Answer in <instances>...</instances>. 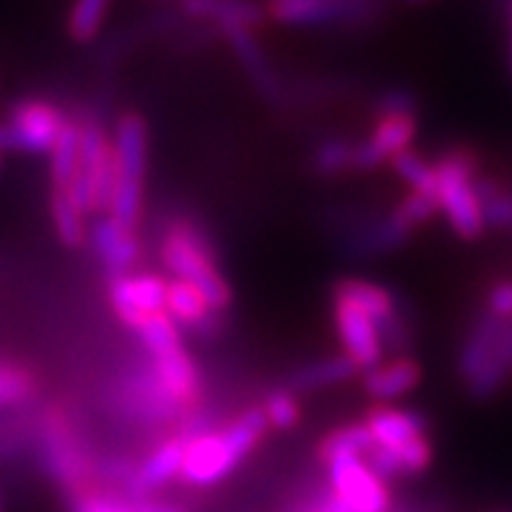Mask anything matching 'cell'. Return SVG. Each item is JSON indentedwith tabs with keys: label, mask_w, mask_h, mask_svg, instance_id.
Masks as SVG:
<instances>
[{
	"label": "cell",
	"mask_w": 512,
	"mask_h": 512,
	"mask_svg": "<svg viewBox=\"0 0 512 512\" xmlns=\"http://www.w3.org/2000/svg\"><path fill=\"white\" fill-rule=\"evenodd\" d=\"M505 323L507 320L494 318L489 312H481L479 318L474 320V325H471V331H468L466 341L461 346V354H458V375L463 377V383H468L471 377H476L487 367L494 349L500 344Z\"/></svg>",
	"instance_id": "obj_21"
},
{
	"label": "cell",
	"mask_w": 512,
	"mask_h": 512,
	"mask_svg": "<svg viewBox=\"0 0 512 512\" xmlns=\"http://www.w3.org/2000/svg\"><path fill=\"white\" fill-rule=\"evenodd\" d=\"M266 432V414L260 406H253L234 416L227 427H211L203 435L190 437L180 479L190 487H214L245 463Z\"/></svg>",
	"instance_id": "obj_1"
},
{
	"label": "cell",
	"mask_w": 512,
	"mask_h": 512,
	"mask_svg": "<svg viewBox=\"0 0 512 512\" xmlns=\"http://www.w3.org/2000/svg\"><path fill=\"white\" fill-rule=\"evenodd\" d=\"M39 455L47 474L58 481L60 487L76 497V494L89 492L91 471L86 455L78 448L76 435L71 432V424L65 422L60 411L50 409L39 419Z\"/></svg>",
	"instance_id": "obj_8"
},
{
	"label": "cell",
	"mask_w": 512,
	"mask_h": 512,
	"mask_svg": "<svg viewBox=\"0 0 512 512\" xmlns=\"http://www.w3.org/2000/svg\"><path fill=\"white\" fill-rule=\"evenodd\" d=\"M359 370L351 364V359L341 357H325L318 362H310L305 367H299L289 375L286 380V390H292L294 396L297 393H315V390L336 388V385L349 383L351 377H357Z\"/></svg>",
	"instance_id": "obj_24"
},
{
	"label": "cell",
	"mask_w": 512,
	"mask_h": 512,
	"mask_svg": "<svg viewBox=\"0 0 512 512\" xmlns=\"http://www.w3.org/2000/svg\"><path fill=\"white\" fill-rule=\"evenodd\" d=\"M375 448V440H372L370 429L364 422H351L344 427L333 429L320 440L318 445V458L320 463L331 461L336 455H367Z\"/></svg>",
	"instance_id": "obj_28"
},
{
	"label": "cell",
	"mask_w": 512,
	"mask_h": 512,
	"mask_svg": "<svg viewBox=\"0 0 512 512\" xmlns=\"http://www.w3.org/2000/svg\"><path fill=\"white\" fill-rule=\"evenodd\" d=\"M110 0H73L71 16H68V32L76 42L86 45L91 39H97L99 29L104 24Z\"/></svg>",
	"instance_id": "obj_32"
},
{
	"label": "cell",
	"mask_w": 512,
	"mask_h": 512,
	"mask_svg": "<svg viewBox=\"0 0 512 512\" xmlns=\"http://www.w3.org/2000/svg\"><path fill=\"white\" fill-rule=\"evenodd\" d=\"M50 216L52 227L58 240L71 250L86 245V232H89V224H86V216L76 208V203L68 198L65 190H52L50 195Z\"/></svg>",
	"instance_id": "obj_27"
},
{
	"label": "cell",
	"mask_w": 512,
	"mask_h": 512,
	"mask_svg": "<svg viewBox=\"0 0 512 512\" xmlns=\"http://www.w3.org/2000/svg\"><path fill=\"white\" fill-rule=\"evenodd\" d=\"M263 414L268 419V427L273 429H294L302 419V406H299V398L294 396L292 390L279 388V390H271L263 401Z\"/></svg>",
	"instance_id": "obj_33"
},
{
	"label": "cell",
	"mask_w": 512,
	"mask_h": 512,
	"mask_svg": "<svg viewBox=\"0 0 512 512\" xmlns=\"http://www.w3.org/2000/svg\"><path fill=\"white\" fill-rule=\"evenodd\" d=\"M182 13L190 19H206L229 29H253L266 19V11L253 0H185Z\"/></svg>",
	"instance_id": "obj_23"
},
{
	"label": "cell",
	"mask_w": 512,
	"mask_h": 512,
	"mask_svg": "<svg viewBox=\"0 0 512 512\" xmlns=\"http://www.w3.org/2000/svg\"><path fill=\"white\" fill-rule=\"evenodd\" d=\"M68 115L47 99H19L0 123V151L42 156L50 154Z\"/></svg>",
	"instance_id": "obj_7"
},
{
	"label": "cell",
	"mask_w": 512,
	"mask_h": 512,
	"mask_svg": "<svg viewBox=\"0 0 512 512\" xmlns=\"http://www.w3.org/2000/svg\"><path fill=\"white\" fill-rule=\"evenodd\" d=\"M115 151V188L107 216L120 227L138 232L143 208V182L149 167V128L138 112H125L117 117L112 133Z\"/></svg>",
	"instance_id": "obj_3"
},
{
	"label": "cell",
	"mask_w": 512,
	"mask_h": 512,
	"mask_svg": "<svg viewBox=\"0 0 512 512\" xmlns=\"http://www.w3.org/2000/svg\"><path fill=\"white\" fill-rule=\"evenodd\" d=\"M159 258L175 281H185L198 289L214 312L221 315L232 305V286L221 273L214 242L208 240L198 221L185 216L169 221L159 245Z\"/></svg>",
	"instance_id": "obj_2"
},
{
	"label": "cell",
	"mask_w": 512,
	"mask_h": 512,
	"mask_svg": "<svg viewBox=\"0 0 512 512\" xmlns=\"http://www.w3.org/2000/svg\"><path fill=\"white\" fill-rule=\"evenodd\" d=\"M393 169L396 175L401 177L406 185L411 188V193H422L435 198L437 201V177H435V164L427 162L422 154L416 151H403L393 159Z\"/></svg>",
	"instance_id": "obj_31"
},
{
	"label": "cell",
	"mask_w": 512,
	"mask_h": 512,
	"mask_svg": "<svg viewBox=\"0 0 512 512\" xmlns=\"http://www.w3.org/2000/svg\"><path fill=\"white\" fill-rule=\"evenodd\" d=\"M380 115H416V99L406 89H390L377 99Z\"/></svg>",
	"instance_id": "obj_39"
},
{
	"label": "cell",
	"mask_w": 512,
	"mask_h": 512,
	"mask_svg": "<svg viewBox=\"0 0 512 512\" xmlns=\"http://www.w3.org/2000/svg\"><path fill=\"white\" fill-rule=\"evenodd\" d=\"M437 177V208L448 219L461 240L474 242L487 232L484 216H481L479 195H476V177H479V159L474 151L458 149L442 154L435 162Z\"/></svg>",
	"instance_id": "obj_6"
},
{
	"label": "cell",
	"mask_w": 512,
	"mask_h": 512,
	"mask_svg": "<svg viewBox=\"0 0 512 512\" xmlns=\"http://www.w3.org/2000/svg\"><path fill=\"white\" fill-rule=\"evenodd\" d=\"M227 39L229 45H232L234 55H237V60H240L242 68L250 76V81L255 84V89L266 99H279L281 81L276 76V71H273L271 60L266 58L263 47H260V42L255 39V34L250 29H229Z\"/></svg>",
	"instance_id": "obj_22"
},
{
	"label": "cell",
	"mask_w": 512,
	"mask_h": 512,
	"mask_svg": "<svg viewBox=\"0 0 512 512\" xmlns=\"http://www.w3.org/2000/svg\"><path fill=\"white\" fill-rule=\"evenodd\" d=\"M333 320H336V333L344 357L351 359L359 372H370L377 364L385 362L383 336L364 312L346 302H333Z\"/></svg>",
	"instance_id": "obj_15"
},
{
	"label": "cell",
	"mask_w": 512,
	"mask_h": 512,
	"mask_svg": "<svg viewBox=\"0 0 512 512\" xmlns=\"http://www.w3.org/2000/svg\"><path fill=\"white\" fill-rule=\"evenodd\" d=\"M136 512H188V507L180 502L159 500V497H146V500H128Z\"/></svg>",
	"instance_id": "obj_40"
},
{
	"label": "cell",
	"mask_w": 512,
	"mask_h": 512,
	"mask_svg": "<svg viewBox=\"0 0 512 512\" xmlns=\"http://www.w3.org/2000/svg\"><path fill=\"white\" fill-rule=\"evenodd\" d=\"M167 315L198 336H211L219 328V312L211 310L203 294L185 281H167Z\"/></svg>",
	"instance_id": "obj_20"
},
{
	"label": "cell",
	"mask_w": 512,
	"mask_h": 512,
	"mask_svg": "<svg viewBox=\"0 0 512 512\" xmlns=\"http://www.w3.org/2000/svg\"><path fill=\"white\" fill-rule=\"evenodd\" d=\"M435 214H440L435 198H429V195H422V193H411V190L409 195H406V198H403V201L390 211V216H393V219L406 229V232L419 229Z\"/></svg>",
	"instance_id": "obj_35"
},
{
	"label": "cell",
	"mask_w": 512,
	"mask_h": 512,
	"mask_svg": "<svg viewBox=\"0 0 512 512\" xmlns=\"http://www.w3.org/2000/svg\"><path fill=\"white\" fill-rule=\"evenodd\" d=\"M416 136V115H380L372 128V136L354 143L351 169L370 172L393 162L398 154L411 149Z\"/></svg>",
	"instance_id": "obj_14"
},
{
	"label": "cell",
	"mask_w": 512,
	"mask_h": 512,
	"mask_svg": "<svg viewBox=\"0 0 512 512\" xmlns=\"http://www.w3.org/2000/svg\"><path fill=\"white\" fill-rule=\"evenodd\" d=\"M81 128V156L78 172L65 188L68 198L84 216H104L110 211L115 188V151L112 136L97 115H76Z\"/></svg>",
	"instance_id": "obj_5"
},
{
	"label": "cell",
	"mask_w": 512,
	"mask_h": 512,
	"mask_svg": "<svg viewBox=\"0 0 512 512\" xmlns=\"http://www.w3.org/2000/svg\"><path fill=\"white\" fill-rule=\"evenodd\" d=\"M411 232L398 224L393 216L383 221H372L370 227H362L357 234L349 237V247L359 255H380V253H393L401 245H406Z\"/></svg>",
	"instance_id": "obj_26"
},
{
	"label": "cell",
	"mask_w": 512,
	"mask_h": 512,
	"mask_svg": "<svg viewBox=\"0 0 512 512\" xmlns=\"http://www.w3.org/2000/svg\"><path fill=\"white\" fill-rule=\"evenodd\" d=\"M177 3H185V0H177Z\"/></svg>",
	"instance_id": "obj_42"
},
{
	"label": "cell",
	"mask_w": 512,
	"mask_h": 512,
	"mask_svg": "<svg viewBox=\"0 0 512 512\" xmlns=\"http://www.w3.org/2000/svg\"><path fill=\"white\" fill-rule=\"evenodd\" d=\"M86 245L91 247V253L97 255V260L104 266V271L110 273V279H120L133 271V266L141 258V242H138V232L120 227L110 216H97L89 224L86 232Z\"/></svg>",
	"instance_id": "obj_17"
},
{
	"label": "cell",
	"mask_w": 512,
	"mask_h": 512,
	"mask_svg": "<svg viewBox=\"0 0 512 512\" xmlns=\"http://www.w3.org/2000/svg\"><path fill=\"white\" fill-rule=\"evenodd\" d=\"M411 3H422V0H411Z\"/></svg>",
	"instance_id": "obj_41"
},
{
	"label": "cell",
	"mask_w": 512,
	"mask_h": 512,
	"mask_svg": "<svg viewBox=\"0 0 512 512\" xmlns=\"http://www.w3.org/2000/svg\"><path fill=\"white\" fill-rule=\"evenodd\" d=\"M422 383V367L411 357H396L377 364L375 370L362 372V388L377 403H388L403 398Z\"/></svg>",
	"instance_id": "obj_19"
},
{
	"label": "cell",
	"mask_w": 512,
	"mask_h": 512,
	"mask_svg": "<svg viewBox=\"0 0 512 512\" xmlns=\"http://www.w3.org/2000/svg\"><path fill=\"white\" fill-rule=\"evenodd\" d=\"M78 156H81V128H78V117L68 115V123L63 125L50 151L52 190H65L71 185L78 172Z\"/></svg>",
	"instance_id": "obj_25"
},
{
	"label": "cell",
	"mask_w": 512,
	"mask_h": 512,
	"mask_svg": "<svg viewBox=\"0 0 512 512\" xmlns=\"http://www.w3.org/2000/svg\"><path fill=\"white\" fill-rule=\"evenodd\" d=\"M487 307L484 312L494 315L500 320H512V279H500L494 281L487 289Z\"/></svg>",
	"instance_id": "obj_38"
},
{
	"label": "cell",
	"mask_w": 512,
	"mask_h": 512,
	"mask_svg": "<svg viewBox=\"0 0 512 512\" xmlns=\"http://www.w3.org/2000/svg\"><path fill=\"white\" fill-rule=\"evenodd\" d=\"M393 453H396L398 463H401L403 476L424 474V471L432 466V458H435L429 437H416V440H411L409 445H403V448L393 450Z\"/></svg>",
	"instance_id": "obj_36"
},
{
	"label": "cell",
	"mask_w": 512,
	"mask_h": 512,
	"mask_svg": "<svg viewBox=\"0 0 512 512\" xmlns=\"http://www.w3.org/2000/svg\"><path fill=\"white\" fill-rule=\"evenodd\" d=\"M351 149H354V143H349L346 138H328L312 154V169L323 177L341 175L351 169Z\"/></svg>",
	"instance_id": "obj_34"
},
{
	"label": "cell",
	"mask_w": 512,
	"mask_h": 512,
	"mask_svg": "<svg viewBox=\"0 0 512 512\" xmlns=\"http://www.w3.org/2000/svg\"><path fill=\"white\" fill-rule=\"evenodd\" d=\"M110 305L125 328L138 331L151 318L167 312V281L156 273H128L112 279Z\"/></svg>",
	"instance_id": "obj_12"
},
{
	"label": "cell",
	"mask_w": 512,
	"mask_h": 512,
	"mask_svg": "<svg viewBox=\"0 0 512 512\" xmlns=\"http://www.w3.org/2000/svg\"><path fill=\"white\" fill-rule=\"evenodd\" d=\"M37 393V377L21 364L0 362V409L24 406Z\"/></svg>",
	"instance_id": "obj_30"
},
{
	"label": "cell",
	"mask_w": 512,
	"mask_h": 512,
	"mask_svg": "<svg viewBox=\"0 0 512 512\" xmlns=\"http://www.w3.org/2000/svg\"><path fill=\"white\" fill-rule=\"evenodd\" d=\"M71 512H136L125 497L120 494H104L97 489H89L84 494H76L71 502Z\"/></svg>",
	"instance_id": "obj_37"
},
{
	"label": "cell",
	"mask_w": 512,
	"mask_h": 512,
	"mask_svg": "<svg viewBox=\"0 0 512 512\" xmlns=\"http://www.w3.org/2000/svg\"><path fill=\"white\" fill-rule=\"evenodd\" d=\"M138 341L149 354V364L159 377L167 396L182 409V414L198 406L203 390V375L195 359L182 346V331L167 312L151 318L136 331Z\"/></svg>",
	"instance_id": "obj_4"
},
{
	"label": "cell",
	"mask_w": 512,
	"mask_h": 512,
	"mask_svg": "<svg viewBox=\"0 0 512 512\" xmlns=\"http://www.w3.org/2000/svg\"><path fill=\"white\" fill-rule=\"evenodd\" d=\"M188 440L190 437H185L182 432H175L172 437L159 442L141 463L133 466V474L125 481L120 497H125V500H146V497H154L162 487H167L169 481L180 479Z\"/></svg>",
	"instance_id": "obj_13"
},
{
	"label": "cell",
	"mask_w": 512,
	"mask_h": 512,
	"mask_svg": "<svg viewBox=\"0 0 512 512\" xmlns=\"http://www.w3.org/2000/svg\"><path fill=\"white\" fill-rule=\"evenodd\" d=\"M333 302H346L364 312L377 325L383 344L390 349L403 351L409 346L411 325L403 318L396 294L385 286L364 279H341L333 284Z\"/></svg>",
	"instance_id": "obj_9"
},
{
	"label": "cell",
	"mask_w": 512,
	"mask_h": 512,
	"mask_svg": "<svg viewBox=\"0 0 512 512\" xmlns=\"http://www.w3.org/2000/svg\"><path fill=\"white\" fill-rule=\"evenodd\" d=\"M362 422L370 429L375 445L388 450L403 448L416 437H427V419L419 411L396 409L388 403H377Z\"/></svg>",
	"instance_id": "obj_18"
},
{
	"label": "cell",
	"mask_w": 512,
	"mask_h": 512,
	"mask_svg": "<svg viewBox=\"0 0 512 512\" xmlns=\"http://www.w3.org/2000/svg\"><path fill=\"white\" fill-rule=\"evenodd\" d=\"M323 468L331 494L349 512H390L393 497L388 484L372 474L362 455H336Z\"/></svg>",
	"instance_id": "obj_10"
},
{
	"label": "cell",
	"mask_w": 512,
	"mask_h": 512,
	"mask_svg": "<svg viewBox=\"0 0 512 512\" xmlns=\"http://www.w3.org/2000/svg\"><path fill=\"white\" fill-rule=\"evenodd\" d=\"M476 195H479L481 216L484 224L494 229H512V193L505 190L500 182L492 177L479 175L476 177Z\"/></svg>",
	"instance_id": "obj_29"
},
{
	"label": "cell",
	"mask_w": 512,
	"mask_h": 512,
	"mask_svg": "<svg viewBox=\"0 0 512 512\" xmlns=\"http://www.w3.org/2000/svg\"><path fill=\"white\" fill-rule=\"evenodd\" d=\"M370 0H268V16L279 24L325 26L367 19Z\"/></svg>",
	"instance_id": "obj_16"
},
{
	"label": "cell",
	"mask_w": 512,
	"mask_h": 512,
	"mask_svg": "<svg viewBox=\"0 0 512 512\" xmlns=\"http://www.w3.org/2000/svg\"><path fill=\"white\" fill-rule=\"evenodd\" d=\"M115 406L125 419L146 424V427L167 424L182 416V409L167 396L151 364L133 367L120 377V385L115 388Z\"/></svg>",
	"instance_id": "obj_11"
}]
</instances>
